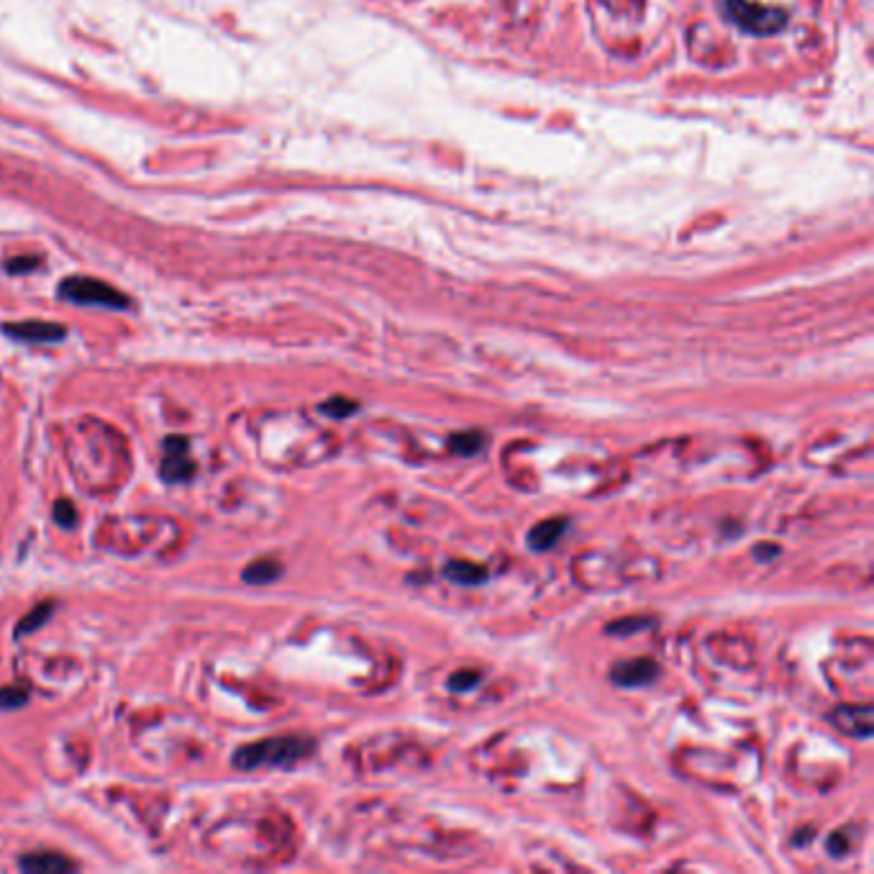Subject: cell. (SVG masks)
Instances as JSON below:
<instances>
[{
	"label": "cell",
	"mask_w": 874,
	"mask_h": 874,
	"mask_svg": "<svg viewBox=\"0 0 874 874\" xmlns=\"http://www.w3.org/2000/svg\"><path fill=\"white\" fill-rule=\"evenodd\" d=\"M316 749V741L308 736H275V739H262L247 747H239L233 754V767L241 772H254L259 767H295L310 756Z\"/></svg>",
	"instance_id": "obj_1"
},
{
	"label": "cell",
	"mask_w": 874,
	"mask_h": 874,
	"mask_svg": "<svg viewBox=\"0 0 874 874\" xmlns=\"http://www.w3.org/2000/svg\"><path fill=\"white\" fill-rule=\"evenodd\" d=\"M59 298L72 305H88V308H108V310H126L131 305V298L121 290L108 285L98 277L72 275L59 283Z\"/></svg>",
	"instance_id": "obj_2"
},
{
	"label": "cell",
	"mask_w": 874,
	"mask_h": 874,
	"mask_svg": "<svg viewBox=\"0 0 874 874\" xmlns=\"http://www.w3.org/2000/svg\"><path fill=\"white\" fill-rule=\"evenodd\" d=\"M723 5H726V16L749 34H777L787 23V13L780 8H765L749 0H723Z\"/></svg>",
	"instance_id": "obj_3"
},
{
	"label": "cell",
	"mask_w": 874,
	"mask_h": 874,
	"mask_svg": "<svg viewBox=\"0 0 874 874\" xmlns=\"http://www.w3.org/2000/svg\"><path fill=\"white\" fill-rule=\"evenodd\" d=\"M164 459H162L160 475L167 485H178L196 477V462L188 457L190 441L185 436H167L164 439Z\"/></svg>",
	"instance_id": "obj_4"
},
{
	"label": "cell",
	"mask_w": 874,
	"mask_h": 874,
	"mask_svg": "<svg viewBox=\"0 0 874 874\" xmlns=\"http://www.w3.org/2000/svg\"><path fill=\"white\" fill-rule=\"evenodd\" d=\"M3 334L16 341H26V344H57L67 336V328L49 321H18L5 323Z\"/></svg>",
	"instance_id": "obj_5"
},
{
	"label": "cell",
	"mask_w": 874,
	"mask_h": 874,
	"mask_svg": "<svg viewBox=\"0 0 874 874\" xmlns=\"http://www.w3.org/2000/svg\"><path fill=\"white\" fill-rule=\"evenodd\" d=\"M828 721L843 736H854V739L872 736V708L870 705H839L836 711L828 713Z\"/></svg>",
	"instance_id": "obj_6"
},
{
	"label": "cell",
	"mask_w": 874,
	"mask_h": 874,
	"mask_svg": "<svg viewBox=\"0 0 874 874\" xmlns=\"http://www.w3.org/2000/svg\"><path fill=\"white\" fill-rule=\"evenodd\" d=\"M660 675V664L654 660H631L616 664L613 669V682L624 685V687H642L654 682Z\"/></svg>",
	"instance_id": "obj_7"
},
{
	"label": "cell",
	"mask_w": 874,
	"mask_h": 874,
	"mask_svg": "<svg viewBox=\"0 0 874 874\" xmlns=\"http://www.w3.org/2000/svg\"><path fill=\"white\" fill-rule=\"evenodd\" d=\"M18 867L29 874H65L74 870V861L54 852H34L18 859Z\"/></svg>",
	"instance_id": "obj_8"
},
{
	"label": "cell",
	"mask_w": 874,
	"mask_h": 874,
	"mask_svg": "<svg viewBox=\"0 0 874 874\" xmlns=\"http://www.w3.org/2000/svg\"><path fill=\"white\" fill-rule=\"evenodd\" d=\"M567 531V520L564 518H549V520H541L536 523L534 529L529 531V546L534 552H546L556 546V541L564 536Z\"/></svg>",
	"instance_id": "obj_9"
},
{
	"label": "cell",
	"mask_w": 874,
	"mask_h": 874,
	"mask_svg": "<svg viewBox=\"0 0 874 874\" xmlns=\"http://www.w3.org/2000/svg\"><path fill=\"white\" fill-rule=\"evenodd\" d=\"M280 574H283V564L280 562H275V559H259V562H251L241 577H244V582L262 588V585H269V582L280 580Z\"/></svg>",
	"instance_id": "obj_10"
},
{
	"label": "cell",
	"mask_w": 874,
	"mask_h": 874,
	"mask_svg": "<svg viewBox=\"0 0 874 874\" xmlns=\"http://www.w3.org/2000/svg\"><path fill=\"white\" fill-rule=\"evenodd\" d=\"M444 574L457 585H480L482 580L487 577V570H482L477 564H469V562H449L444 567Z\"/></svg>",
	"instance_id": "obj_11"
},
{
	"label": "cell",
	"mask_w": 874,
	"mask_h": 874,
	"mask_svg": "<svg viewBox=\"0 0 874 874\" xmlns=\"http://www.w3.org/2000/svg\"><path fill=\"white\" fill-rule=\"evenodd\" d=\"M52 613H54V603L52 600H47V603H39V606L29 613V616H23L21 621H18V625H16V636H29V634H34V631H39V628H44V624L52 618Z\"/></svg>",
	"instance_id": "obj_12"
},
{
	"label": "cell",
	"mask_w": 874,
	"mask_h": 874,
	"mask_svg": "<svg viewBox=\"0 0 874 874\" xmlns=\"http://www.w3.org/2000/svg\"><path fill=\"white\" fill-rule=\"evenodd\" d=\"M449 446H451V451H457V454L472 457V454H477V451L482 449V433H477V431L454 433L451 441H449Z\"/></svg>",
	"instance_id": "obj_13"
},
{
	"label": "cell",
	"mask_w": 874,
	"mask_h": 874,
	"mask_svg": "<svg viewBox=\"0 0 874 874\" xmlns=\"http://www.w3.org/2000/svg\"><path fill=\"white\" fill-rule=\"evenodd\" d=\"M29 687H0V711H18L29 703Z\"/></svg>",
	"instance_id": "obj_14"
},
{
	"label": "cell",
	"mask_w": 874,
	"mask_h": 874,
	"mask_svg": "<svg viewBox=\"0 0 874 874\" xmlns=\"http://www.w3.org/2000/svg\"><path fill=\"white\" fill-rule=\"evenodd\" d=\"M357 408H359L357 403H354V400H349V398H331V400L321 403V408H319V411L339 421V418H349V415H354V413H357Z\"/></svg>",
	"instance_id": "obj_15"
},
{
	"label": "cell",
	"mask_w": 874,
	"mask_h": 874,
	"mask_svg": "<svg viewBox=\"0 0 874 874\" xmlns=\"http://www.w3.org/2000/svg\"><path fill=\"white\" fill-rule=\"evenodd\" d=\"M480 679L482 675L480 672H475V669H459V672H454V675L449 677V687H451L454 693H467V690H472Z\"/></svg>",
	"instance_id": "obj_16"
},
{
	"label": "cell",
	"mask_w": 874,
	"mask_h": 874,
	"mask_svg": "<svg viewBox=\"0 0 874 874\" xmlns=\"http://www.w3.org/2000/svg\"><path fill=\"white\" fill-rule=\"evenodd\" d=\"M649 625H651L649 618H624V621H616V624L607 625L606 631L613 634V636H625V634H639V631L649 628Z\"/></svg>",
	"instance_id": "obj_17"
},
{
	"label": "cell",
	"mask_w": 874,
	"mask_h": 874,
	"mask_svg": "<svg viewBox=\"0 0 874 874\" xmlns=\"http://www.w3.org/2000/svg\"><path fill=\"white\" fill-rule=\"evenodd\" d=\"M54 520L65 529H74L77 526V511L72 505L70 500H57L54 505Z\"/></svg>",
	"instance_id": "obj_18"
},
{
	"label": "cell",
	"mask_w": 874,
	"mask_h": 874,
	"mask_svg": "<svg viewBox=\"0 0 874 874\" xmlns=\"http://www.w3.org/2000/svg\"><path fill=\"white\" fill-rule=\"evenodd\" d=\"M39 265H41L39 257H13V259L5 262V269H8L11 275H26V272H34Z\"/></svg>",
	"instance_id": "obj_19"
},
{
	"label": "cell",
	"mask_w": 874,
	"mask_h": 874,
	"mask_svg": "<svg viewBox=\"0 0 874 874\" xmlns=\"http://www.w3.org/2000/svg\"><path fill=\"white\" fill-rule=\"evenodd\" d=\"M849 852V841H846V836L843 834H834L831 839H828V854L831 857H843Z\"/></svg>",
	"instance_id": "obj_20"
},
{
	"label": "cell",
	"mask_w": 874,
	"mask_h": 874,
	"mask_svg": "<svg viewBox=\"0 0 874 874\" xmlns=\"http://www.w3.org/2000/svg\"><path fill=\"white\" fill-rule=\"evenodd\" d=\"M777 552H780V549H777L774 544H759V549H756V556H759V559H769V556H774Z\"/></svg>",
	"instance_id": "obj_21"
},
{
	"label": "cell",
	"mask_w": 874,
	"mask_h": 874,
	"mask_svg": "<svg viewBox=\"0 0 874 874\" xmlns=\"http://www.w3.org/2000/svg\"><path fill=\"white\" fill-rule=\"evenodd\" d=\"M800 834H803V836H798V839H795V843H798V846H803V843H808V841L816 836L813 831H800Z\"/></svg>",
	"instance_id": "obj_22"
}]
</instances>
